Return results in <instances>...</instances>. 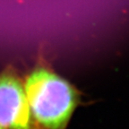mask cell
Segmentation results:
<instances>
[{
  "instance_id": "6da1fadb",
  "label": "cell",
  "mask_w": 129,
  "mask_h": 129,
  "mask_svg": "<svg viewBox=\"0 0 129 129\" xmlns=\"http://www.w3.org/2000/svg\"><path fill=\"white\" fill-rule=\"evenodd\" d=\"M23 85L36 123L42 129H67L80 102L77 89L43 64L29 74Z\"/></svg>"
},
{
  "instance_id": "7a4b0ae2",
  "label": "cell",
  "mask_w": 129,
  "mask_h": 129,
  "mask_svg": "<svg viewBox=\"0 0 129 129\" xmlns=\"http://www.w3.org/2000/svg\"><path fill=\"white\" fill-rule=\"evenodd\" d=\"M0 126L31 129L32 117L24 85L12 69L0 73Z\"/></svg>"
},
{
  "instance_id": "3957f363",
  "label": "cell",
  "mask_w": 129,
  "mask_h": 129,
  "mask_svg": "<svg viewBox=\"0 0 129 129\" xmlns=\"http://www.w3.org/2000/svg\"><path fill=\"white\" fill-rule=\"evenodd\" d=\"M0 129H5V128H3L2 126H0Z\"/></svg>"
}]
</instances>
